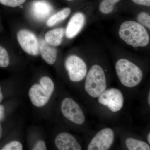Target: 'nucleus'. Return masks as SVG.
<instances>
[{
	"mask_svg": "<svg viewBox=\"0 0 150 150\" xmlns=\"http://www.w3.org/2000/svg\"><path fill=\"white\" fill-rule=\"evenodd\" d=\"M115 70L122 88L128 92L135 91L142 85L144 74L142 70L128 59H119Z\"/></svg>",
	"mask_w": 150,
	"mask_h": 150,
	"instance_id": "obj_1",
	"label": "nucleus"
},
{
	"mask_svg": "<svg viewBox=\"0 0 150 150\" xmlns=\"http://www.w3.org/2000/svg\"><path fill=\"white\" fill-rule=\"evenodd\" d=\"M109 86L103 68L98 64L93 65L87 72L83 84L86 99L90 102L96 101Z\"/></svg>",
	"mask_w": 150,
	"mask_h": 150,
	"instance_id": "obj_2",
	"label": "nucleus"
},
{
	"mask_svg": "<svg viewBox=\"0 0 150 150\" xmlns=\"http://www.w3.org/2000/svg\"><path fill=\"white\" fill-rule=\"evenodd\" d=\"M118 34L127 44L135 48L145 47L149 42V36L146 30L136 21H128L123 22L119 28Z\"/></svg>",
	"mask_w": 150,
	"mask_h": 150,
	"instance_id": "obj_3",
	"label": "nucleus"
},
{
	"mask_svg": "<svg viewBox=\"0 0 150 150\" xmlns=\"http://www.w3.org/2000/svg\"><path fill=\"white\" fill-rule=\"evenodd\" d=\"M125 100L124 93L121 89L116 88H108L96 100L95 107L99 108L98 110L100 111L115 115L123 109Z\"/></svg>",
	"mask_w": 150,
	"mask_h": 150,
	"instance_id": "obj_4",
	"label": "nucleus"
},
{
	"mask_svg": "<svg viewBox=\"0 0 150 150\" xmlns=\"http://www.w3.org/2000/svg\"><path fill=\"white\" fill-rule=\"evenodd\" d=\"M55 89L53 81L48 77H43L40 84H35L30 89V99L33 104L37 107H42L47 104Z\"/></svg>",
	"mask_w": 150,
	"mask_h": 150,
	"instance_id": "obj_5",
	"label": "nucleus"
},
{
	"mask_svg": "<svg viewBox=\"0 0 150 150\" xmlns=\"http://www.w3.org/2000/svg\"><path fill=\"white\" fill-rule=\"evenodd\" d=\"M61 110L62 115L68 121L75 125L83 126L88 130L85 112L74 100L70 97L64 98L61 103Z\"/></svg>",
	"mask_w": 150,
	"mask_h": 150,
	"instance_id": "obj_6",
	"label": "nucleus"
},
{
	"mask_svg": "<svg viewBox=\"0 0 150 150\" xmlns=\"http://www.w3.org/2000/svg\"><path fill=\"white\" fill-rule=\"evenodd\" d=\"M116 133L110 127H105L97 132L87 146L88 150H108L115 143Z\"/></svg>",
	"mask_w": 150,
	"mask_h": 150,
	"instance_id": "obj_7",
	"label": "nucleus"
},
{
	"mask_svg": "<svg viewBox=\"0 0 150 150\" xmlns=\"http://www.w3.org/2000/svg\"><path fill=\"white\" fill-rule=\"evenodd\" d=\"M65 66L72 82H80L85 79L88 72L87 66L85 62L79 56H69L65 61Z\"/></svg>",
	"mask_w": 150,
	"mask_h": 150,
	"instance_id": "obj_8",
	"label": "nucleus"
},
{
	"mask_svg": "<svg viewBox=\"0 0 150 150\" xmlns=\"http://www.w3.org/2000/svg\"><path fill=\"white\" fill-rule=\"evenodd\" d=\"M20 45L27 54L37 56L40 52L39 41L34 33L27 30H21L17 34Z\"/></svg>",
	"mask_w": 150,
	"mask_h": 150,
	"instance_id": "obj_9",
	"label": "nucleus"
},
{
	"mask_svg": "<svg viewBox=\"0 0 150 150\" xmlns=\"http://www.w3.org/2000/svg\"><path fill=\"white\" fill-rule=\"evenodd\" d=\"M56 147L59 150H81V144L70 133L62 132L57 135L55 140Z\"/></svg>",
	"mask_w": 150,
	"mask_h": 150,
	"instance_id": "obj_10",
	"label": "nucleus"
},
{
	"mask_svg": "<svg viewBox=\"0 0 150 150\" xmlns=\"http://www.w3.org/2000/svg\"><path fill=\"white\" fill-rule=\"evenodd\" d=\"M85 22V17L81 13H75L70 20L68 23L66 35L67 38H72L77 35L82 28Z\"/></svg>",
	"mask_w": 150,
	"mask_h": 150,
	"instance_id": "obj_11",
	"label": "nucleus"
},
{
	"mask_svg": "<svg viewBox=\"0 0 150 150\" xmlns=\"http://www.w3.org/2000/svg\"><path fill=\"white\" fill-rule=\"evenodd\" d=\"M31 10L35 18L40 21L46 19L51 15L52 12L51 5L43 1L34 2L33 3Z\"/></svg>",
	"mask_w": 150,
	"mask_h": 150,
	"instance_id": "obj_12",
	"label": "nucleus"
},
{
	"mask_svg": "<svg viewBox=\"0 0 150 150\" xmlns=\"http://www.w3.org/2000/svg\"><path fill=\"white\" fill-rule=\"evenodd\" d=\"M39 49L43 59L50 65L54 64L57 58V51L55 46H51L43 39L39 40Z\"/></svg>",
	"mask_w": 150,
	"mask_h": 150,
	"instance_id": "obj_13",
	"label": "nucleus"
},
{
	"mask_svg": "<svg viewBox=\"0 0 150 150\" xmlns=\"http://www.w3.org/2000/svg\"><path fill=\"white\" fill-rule=\"evenodd\" d=\"M123 144L128 150H150V145L147 142L133 136H126L123 139Z\"/></svg>",
	"mask_w": 150,
	"mask_h": 150,
	"instance_id": "obj_14",
	"label": "nucleus"
},
{
	"mask_svg": "<svg viewBox=\"0 0 150 150\" xmlns=\"http://www.w3.org/2000/svg\"><path fill=\"white\" fill-rule=\"evenodd\" d=\"M64 34L63 28H56L48 31L45 35V40L48 44L53 46L61 45Z\"/></svg>",
	"mask_w": 150,
	"mask_h": 150,
	"instance_id": "obj_15",
	"label": "nucleus"
},
{
	"mask_svg": "<svg viewBox=\"0 0 150 150\" xmlns=\"http://www.w3.org/2000/svg\"><path fill=\"white\" fill-rule=\"evenodd\" d=\"M71 12V9L69 8L64 9L58 12L48 19L47 22V25L49 27H51L56 25L57 23L61 22L67 18L69 16Z\"/></svg>",
	"mask_w": 150,
	"mask_h": 150,
	"instance_id": "obj_16",
	"label": "nucleus"
},
{
	"mask_svg": "<svg viewBox=\"0 0 150 150\" xmlns=\"http://www.w3.org/2000/svg\"><path fill=\"white\" fill-rule=\"evenodd\" d=\"M121 0H103L100 5V10L102 13L109 14L112 12L115 4Z\"/></svg>",
	"mask_w": 150,
	"mask_h": 150,
	"instance_id": "obj_17",
	"label": "nucleus"
},
{
	"mask_svg": "<svg viewBox=\"0 0 150 150\" xmlns=\"http://www.w3.org/2000/svg\"><path fill=\"white\" fill-rule=\"evenodd\" d=\"M9 64V57L7 51L0 46V68H6Z\"/></svg>",
	"mask_w": 150,
	"mask_h": 150,
	"instance_id": "obj_18",
	"label": "nucleus"
},
{
	"mask_svg": "<svg viewBox=\"0 0 150 150\" xmlns=\"http://www.w3.org/2000/svg\"><path fill=\"white\" fill-rule=\"evenodd\" d=\"M139 23L142 25L144 27H146L150 29V17L146 13H141L139 14L137 18Z\"/></svg>",
	"mask_w": 150,
	"mask_h": 150,
	"instance_id": "obj_19",
	"label": "nucleus"
},
{
	"mask_svg": "<svg viewBox=\"0 0 150 150\" xmlns=\"http://www.w3.org/2000/svg\"><path fill=\"white\" fill-rule=\"evenodd\" d=\"M1 150H23V146L21 143L18 141H13L6 144Z\"/></svg>",
	"mask_w": 150,
	"mask_h": 150,
	"instance_id": "obj_20",
	"label": "nucleus"
},
{
	"mask_svg": "<svg viewBox=\"0 0 150 150\" xmlns=\"http://www.w3.org/2000/svg\"><path fill=\"white\" fill-rule=\"evenodd\" d=\"M26 0H0V3L7 6L15 7L21 5Z\"/></svg>",
	"mask_w": 150,
	"mask_h": 150,
	"instance_id": "obj_21",
	"label": "nucleus"
},
{
	"mask_svg": "<svg viewBox=\"0 0 150 150\" xmlns=\"http://www.w3.org/2000/svg\"><path fill=\"white\" fill-rule=\"evenodd\" d=\"M33 150H47L46 144L43 141H39L36 143V144L33 148Z\"/></svg>",
	"mask_w": 150,
	"mask_h": 150,
	"instance_id": "obj_22",
	"label": "nucleus"
},
{
	"mask_svg": "<svg viewBox=\"0 0 150 150\" xmlns=\"http://www.w3.org/2000/svg\"><path fill=\"white\" fill-rule=\"evenodd\" d=\"M134 3L140 5L150 7V0H132Z\"/></svg>",
	"mask_w": 150,
	"mask_h": 150,
	"instance_id": "obj_23",
	"label": "nucleus"
},
{
	"mask_svg": "<svg viewBox=\"0 0 150 150\" xmlns=\"http://www.w3.org/2000/svg\"><path fill=\"white\" fill-rule=\"evenodd\" d=\"M5 115V108L4 106L0 105V121L4 119Z\"/></svg>",
	"mask_w": 150,
	"mask_h": 150,
	"instance_id": "obj_24",
	"label": "nucleus"
},
{
	"mask_svg": "<svg viewBox=\"0 0 150 150\" xmlns=\"http://www.w3.org/2000/svg\"><path fill=\"white\" fill-rule=\"evenodd\" d=\"M146 142H147L148 144L150 145V132L149 131L147 134L146 137Z\"/></svg>",
	"mask_w": 150,
	"mask_h": 150,
	"instance_id": "obj_25",
	"label": "nucleus"
},
{
	"mask_svg": "<svg viewBox=\"0 0 150 150\" xmlns=\"http://www.w3.org/2000/svg\"><path fill=\"white\" fill-rule=\"evenodd\" d=\"M3 98V94L1 92V87H0V103L2 101Z\"/></svg>",
	"mask_w": 150,
	"mask_h": 150,
	"instance_id": "obj_26",
	"label": "nucleus"
},
{
	"mask_svg": "<svg viewBox=\"0 0 150 150\" xmlns=\"http://www.w3.org/2000/svg\"><path fill=\"white\" fill-rule=\"evenodd\" d=\"M2 134V129L0 123V139L1 137Z\"/></svg>",
	"mask_w": 150,
	"mask_h": 150,
	"instance_id": "obj_27",
	"label": "nucleus"
},
{
	"mask_svg": "<svg viewBox=\"0 0 150 150\" xmlns=\"http://www.w3.org/2000/svg\"><path fill=\"white\" fill-rule=\"evenodd\" d=\"M67 1H73V0H67Z\"/></svg>",
	"mask_w": 150,
	"mask_h": 150,
	"instance_id": "obj_28",
	"label": "nucleus"
}]
</instances>
